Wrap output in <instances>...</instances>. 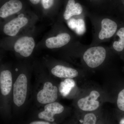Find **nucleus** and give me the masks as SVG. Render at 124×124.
<instances>
[{"label": "nucleus", "mask_w": 124, "mask_h": 124, "mask_svg": "<svg viewBox=\"0 0 124 124\" xmlns=\"http://www.w3.org/2000/svg\"><path fill=\"white\" fill-rule=\"evenodd\" d=\"M64 110L63 106L57 102L48 103L45 106L44 110L38 114V117L46 121L53 122L54 121V116L62 113Z\"/></svg>", "instance_id": "obj_6"}, {"label": "nucleus", "mask_w": 124, "mask_h": 124, "mask_svg": "<svg viewBox=\"0 0 124 124\" xmlns=\"http://www.w3.org/2000/svg\"><path fill=\"white\" fill-rule=\"evenodd\" d=\"M28 80L26 76L21 74L14 84L13 96L14 104L18 107L24 104L27 92Z\"/></svg>", "instance_id": "obj_1"}, {"label": "nucleus", "mask_w": 124, "mask_h": 124, "mask_svg": "<svg viewBox=\"0 0 124 124\" xmlns=\"http://www.w3.org/2000/svg\"><path fill=\"white\" fill-rule=\"evenodd\" d=\"M54 0H42V4L43 7L45 9L50 8L53 4Z\"/></svg>", "instance_id": "obj_19"}, {"label": "nucleus", "mask_w": 124, "mask_h": 124, "mask_svg": "<svg viewBox=\"0 0 124 124\" xmlns=\"http://www.w3.org/2000/svg\"><path fill=\"white\" fill-rule=\"evenodd\" d=\"M35 46L33 38L24 36L21 37L15 44V50L23 57H29L32 53Z\"/></svg>", "instance_id": "obj_4"}, {"label": "nucleus", "mask_w": 124, "mask_h": 124, "mask_svg": "<svg viewBox=\"0 0 124 124\" xmlns=\"http://www.w3.org/2000/svg\"><path fill=\"white\" fill-rule=\"evenodd\" d=\"M117 104L119 109L124 111V89L121 90L118 94Z\"/></svg>", "instance_id": "obj_18"}, {"label": "nucleus", "mask_w": 124, "mask_h": 124, "mask_svg": "<svg viewBox=\"0 0 124 124\" xmlns=\"http://www.w3.org/2000/svg\"><path fill=\"white\" fill-rule=\"evenodd\" d=\"M28 23V20L26 18L17 17L12 19L4 26V33L7 35L15 36L20 29L26 25Z\"/></svg>", "instance_id": "obj_7"}, {"label": "nucleus", "mask_w": 124, "mask_h": 124, "mask_svg": "<svg viewBox=\"0 0 124 124\" xmlns=\"http://www.w3.org/2000/svg\"><path fill=\"white\" fill-rule=\"evenodd\" d=\"M82 8L81 5L75 3V0H69L64 11L63 17L64 19L68 20L73 16L79 15L82 13Z\"/></svg>", "instance_id": "obj_13"}, {"label": "nucleus", "mask_w": 124, "mask_h": 124, "mask_svg": "<svg viewBox=\"0 0 124 124\" xmlns=\"http://www.w3.org/2000/svg\"><path fill=\"white\" fill-rule=\"evenodd\" d=\"M117 28V24L115 22L109 19H104L101 22V29L99 38L101 40L110 38L116 33Z\"/></svg>", "instance_id": "obj_9"}, {"label": "nucleus", "mask_w": 124, "mask_h": 124, "mask_svg": "<svg viewBox=\"0 0 124 124\" xmlns=\"http://www.w3.org/2000/svg\"><path fill=\"white\" fill-rule=\"evenodd\" d=\"M100 94L98 91H91L89 95L78 100V106L79 108L85 111H91L97 110L99 106V102L97 100Z\"/></svg>", "instance_id": "obj_5"}, {"label": "nucleus", "mask_w": 124, "mask_h": 124, "mask_svg": "<svg viewBox=\"0 0 124 124\" xmlns=\"http://www.w3.org/2000/svg\"><path fill=\"white\" fill-rule=\"evenodd\" d=\"M70 38L68 33H60L57 36L48 38L46 41V45L50 49L60 48L67 45L70 41Z\"/></svg>", "instance_id": "obj_10"}, {"label": "nucleus", "mask_w": 124, "mask_h": 124, "mask_svg": "<svg viewBox=\"0 0 124 124\" xmlns=\"http://www.w3.org/2000/svg\"><path fill=\"white\" fill-rule=\"evenodd\" d=\"M58 88L51 82H46L44 84L43 89L37 93V99L40 103L47 104L54 102L58 98Z\"/></svg>", "instance_id": "obj_3"}, {"label": "nucleus", "mask_w": 124, "mask_h": 124, "mask_svg": "<svg viewBox=\"0 0 124 124\" xmlns=\"http://www.w3.org/2000/svg\"><path fill=\"white\" fill-rule=\"evenodd\" d=\"M96 121L97 117L94 114L88 113L85 116L82 124H95Z\"/></svg>", "instance_id": "obj_17"}, {"label": "nucleus", "mask_w": 124, "mask_h": 124, "mask_svg": "<svg viewBox=\"0 0 124 124\" xmlns=\"http://www.w3.org/2000/svg\"><path fill=\"white\" fill-rule=\"evenodd\" d=\"M40 0H30L31 2L34 5L37 4L39 2Z\"/></svg>", "instance_id": "obj_21"}, {"label": "nucleus", "mask_w": 124, "mask_h": 124, "mask_svg": "<svg viewBox=\"0 0 124 124\" xmlns=\"http://www.w3.org/2000/svg\"><path fill=\"white\" fill-rule=\"evenodd\" d=\"M75 85V83L72 79L66 78L60 83L59 86V92L63 96L66 97L69 94Z\"/></svg>", "instance_id": "obj_15"}, {"label": "nucleus", "mask_w": 124, "mask_h": 124, "mask_svg": "<svg viewBox=\"0 0 124 124\" xmlns=\"http://www.w3.org/2000/svg\"><path fill=\"white\" fill-rule=\"evenodd\" d=\"M68 26L76 32L78 35H82L85 31L84 21L82 19H71L68 23Z\"/></svg>", "instance_id": "obj_14"}, {"label": "nucleus", "mask_w": 124, "mask_h": 124, "mask_svg": "<svg viewBox=\"0 0 124 124\" xmlns=\"http://www.w3.org/2000/svg\"><path fill=\"white\" fill-rule=\"evenodd\" d=\"M23 5L18 0H10L5 3L0 9V17L5 18L19 12L22 9Z\"/></svg>", "instance_id": "obj_8"}, {"label": "nucleus", "mask_w": 124, "mask_h": 124, "mask_svg": "<svg viewBox=\"0 0 124 124\" xmlns=\"http://www.w3.org/2000/svg\"><path fill=\"white\" fill-rule=\"evenodd\" d=\"M23 16H24V15H23V14H21L19 15L18 16V17L19 18H22L24 17Z\"/></svg>", "instance_id": "obj_22"}, {"label": "nucleus", "mask_w": 124, "mask_h": 124, "mask_svg": "<svg viewBox=\"0 0 124 124\" xmlns=\"http://www.w3.org/2000/svg\"><path fill=\"white\" fill-rule=\"evenodd\" d=\"M51 72L54 76L60 78L72 79L78 75V72L76 69L60 65L54 67Z\"/></svg>", "instance_id": "obj_12"}, {"label": "nucleus", "mask_w": 124, "mask_h": 124, "mask_svg": "<svg viewBox=\"0 0 124 124\" xmlns=\"http://www.w3.org/2000/svg\"><path fill=\"white\" fill-rule=\"evenodd\" d=\"M13 85L12 74L8 70L2 71L0 74V88L2 95L6 96L9 93Z\"/></svg>", "instance_id": "obj_11"}, {"label": "nucleus", "mask_w": 124, "mask_h": 124, "mask_svg": "<svg viewBox=\"0 0 124 124\" xmlns=\"http://www.w3.org/2000/svg\"><path fill=\"white\" fill-rule=\"evenodd\" d=\"M119 124H124V119H122L120 121Z\"/></svg>", "instance_id": "obj_23"}, {"label": "nucleus", "mask_w": 124, "mask_h": 124, "mask_svg": "<svg viewBox=\"0 0 124 124\" xmlns=\"http://www.w3.org/2000/svg\"><path fill=\"white\" fill-rule=\"evenodd\" d=\"M29 124H51L48 122L43 121H35L31 122Z\"/></svg>", "instance_id": "obj_20"}, {"label": "nucleus", "mask_w": 124, "mask_h": 124, "mask_svg": "<svg viewBox=\"0 0 124 124\" xmlns=\"http://www.w3.org/2000/svg\"><path fill=\"white\" fill-rule=\"evenodd\" d=\"M116 34L119 37L120 40L118 41L114 42L113 47L116 51L120 52L123 50L124 48V27L120 28Z\"/></svg>", "instance_id": "obj_16"}, {"label": "nucleus", "mask_w": 124, "mask_h": 124, "mask_svg": "<svg viewBox=\"0 0 124 124\" xmlns=\"http://www.w3.org/2000/svg\"><path fill=\"white\" fill-rule=\"evenodd\" d=\"M106 50L101 46L91 47L85 52L83 58L88 66L95 68L104 62L106 57Z\"/></svg>", "instance_id": "obj_2"}, {"label": "nucleus", "mask_w": 124, "mask_h": 124, "mask_svg": "<svg viewBox=\"0 0 124 124\" xmlns=\"http://www.w3.org/2000/svg\"><path fill=\"white\" fill-rule=\"evenodd\" d=\"M122 1L123 4H124V0H122Z\"/></svg>", "instance_id": "obj_24"}]
</instances>
